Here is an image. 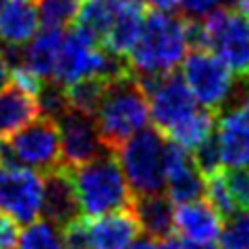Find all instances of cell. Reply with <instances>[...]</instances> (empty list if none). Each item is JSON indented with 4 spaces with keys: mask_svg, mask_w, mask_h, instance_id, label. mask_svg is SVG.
I'll use <instances>...</instances> for the list:
<instances>
[{
    "mask_svg": "<svg viewBox=\"0 0 249 249\" xmlns=\"http://www.w3.org/2000/svg\"><path fill=\"white\" fill-rule=\"evenodd\" d=\"M188 48V23L155 8L144 15L140 35L128 54V66L134 74L171 72L181 64Z\"/></svg>",
    "mask_w": 249,
    "mask_h": 249,
    "instance_id": "obj_1",
    "label": "cell"
},
{
    "mask_svg": "<svg viewBox=\"0 0 249 249\" xmlns=\"http://www.w3.org/2000/svg\"><path fill=\"white\" fill-rule=\"evenodd\" d=\"M93 118L103 146L111 153L146 126L150 120L148 101L132 70L107 81Z\"/></svg>",
    "mask_w": 249,
    "mask_h": 249,
    "instance_id": "obj_2",
    "label": "cell"
},
{
    "mask_svg": "<svg viewBox=\"0 0 249 249\" xmlns=\"http://www.w3.org/2000/svg\"><path fill=\"white\" fill-rule=\"evenodd\" d=\"M190 48L210 50L233 74L249 81V17L243 11L216 8L206 17L188 21Z\"/></svg>",
    "mask_w": 249,
    "mask_h": 249,
    "instance_id": "obj_3",
    "label": "cell"
},
{
    "mask_svg": "<svg viewBox=\"0 0 249 249\" xmlns=\"http://www.w3.org/2000/svg\"><path fill=\"white\" fill-rule=\"evenodd\" d=\"M74 185L81 216H101L132 206V192L111 150L101 153L83 165L68 169Z\"/></svg>",
    "mask_w": 249,
    "mask_h": 249,
    "instance_id": "obj_4",
    "label": "cell"
},
{
    "mask_svg": "<svg viewBox=\"0 0 249 249\" xmlns=\"http://www.w3.org/2000/svg\"><path fill=\"white\" fill-rule=\"evenodd\" d=\"M165 134L157 128H142L113 150L132 196L165 190Z\"/></svg>",
    "mask_w": 249,
    "mask_h": 249,
    "instance_id": "obj_5",
    "label": "cell"
},
{
    "mask_svg": "<svg viewBox=\"0 0 249 249\" xmlns=\"http://www.w3.org/2000/svg\"><path fill=\"white\" fill-rule=\"evenodd\" d=\"M136 78L146 95L150 120L163 134L175 130L200 107L183 76L173 70L163 74H136Z\"/></svg>",
    "mask_w": 249,
    "mask_h": 249,
    "instance_id": "obj_6",
    "label": "cell"
},
{
    "mask_svg": "<svg viewBox=\"0 0 249 249\" xmlns=\"http://www.w3.org/2000/svg\"><path fill=\"white\" fill-rule=\"evenodd\" d=\"M2 155L8 161L43 173L62 167L60 132L56 120L37 115L33 122L8 138Z\"/></svg>",
    "mask_w": 249,
    "mask_h": 249,
    "instance_id": "obj_7",
    "label": "cell"
},
{
    "mask_svg": "<svg viewBox=\"0 0 249 249\" xmlns=\"http://www.w3.org/2000/svg\"><path fill=\"white\" fill-rule=\"evenodd\" d=\"M181 76L198 105L218 111L233 93V72L210 50L192 48L181 60Z\"/></svg>",
    "mask_w": 249,
    "mask_h": 249,
    "instance_id": "obj_8",
    "label": "cell"
},
{
    "mask_svg": "<svg viewBox=\"0 0 249 249\" xmlns=\"http://www.w3.org/2000/svg\"><path fill=\"white\" fill-rule=\"evenodd\" d=\"M43 177L35 169L13 161L0 163V212L19 225H29L41 214Z\"/></svg>",
    "mask_w": 249,
    "mask_h": 249,
    "instance_id": "obj_9",
    "label": "cell"
},
{
    "mask_svg": "<svg viewBox=\"0 0 249 249\" xmlns=\"http://www.w3.org/2000/svg\"><path fill=\"white\" fill-rule=\"evenodd\" d=\"M56 124L60 132L62 167L72 169L107 150L103 146L101 136L97 132L95 118L91 113L68 107L64 113L56 118Z\"/></svg>",
    "mask_w": 249,
    "mask_h": 249,
    "instance_id": "obj_10",
    "label": "cell"
},
{
    "mask_svg": "<svg viewBox=\"0 0 249 249\" xmlns=\"http://www.w3.org/2000/svg\"><path fill=\"white\" fill-rule=\"evenodd\" d=\"M206 177L192 161V153L169 140L165 144V190L173 204L198 200L204 196Z\"/></svg>",
    "mask_w": 249,
    "mask_h": 249,
    "instance_id": "obj_11",
    "label": "cell"
},
{
    "mask_svg": "<svg viewBox=\"0 0 249 249\" xmlns=\"http://www.w3.org/2000/svg\"><path fill=\"white\" fill-rule=\"evenodd\" d=\"M222 218L206 200H192L177 204L173 212V231H177L183 241L214 243L222 231Z\"/></svg>",
    "mask_w": 249,
    "mask_h": 249,
    "instance_id": "obj_12",
    "label": "cell"
},
{
    "mask_svg": "<svg viewBox=\"0 0 249 249\" xmlns=\"http://www.w3.org/2000/svg\"><path fill=\"white\" fill-rule=\"evenodd\" d=\"M41 214L58 229L81 216L74 185L66 167H58L54 171H48L46 177H43Z\"/></svg>",
    "mask_w": 249,
    "mask_h": 249,
    "instance_id": "obj_13",
    "label": "cell"
},
{
    "mask_svg": "<svg viewBox=\"0 0 249 249\" xmlns=\"http://www.w3.org/2000/svg\"><path fill=\"white\" fill-rule=\"evenodd\" d=\"M87 220L91 249H128L138 239L140 227L130 208L107 212Z\"/></svg>",
    "mask_w": 249,
    "mask_h": 249,
    "instance_id": "obj_14",
    "label": "cell"
},
{
    "mask_svg": "<svg viewBox=\"0 0 249 249\" xmlns=\"http://www.w3.org/2000/svg\"><path fill=\"white\" fill-rule=\"evenodd\" d=\"M216 140L222 157V167L249 169V128L241 111L229 109L216 120Z\"/></svg>",
    "mask_w": 249,
    "mask_h": 249,
    "instance_id": "obj_15",
    "label": "cell"
},
{
    "mask_svg": "<svg viewBox=\"0 0 249 249\" xmlns=\"http://www.w3.org/2000/svg\"><path fill=\"white\" fill-rule=\"evenodd\" d=\"M144 15L146 13L142 0H118V11H115L111 27L101 39L103 50L113 56L126 58L140 35Z\"/></svg>",
    "mask_w": 249,
    "mask_h": 249,
    "instance_id": "obj_16",
    "label": "cell"
},
{
    "mask_svg": "<svg viewBox=\"0 0 249 249\" xmlns=\"http://www.w3.org/2000/svg\"><path fill=\"white\" fill-rule=\"evenodd\" d=\"M132 214L140 231L150 239H167L173 233V212L175 204L167 194H144L132 198Z\"/></svg>",
    "mask_w": 249,
    "mask_h": 249,
    "instance_id": "obj_17",
    "label": "cell"
},
{
    "mask_svg": "<svg viewBox=\"0 0 249 249\" xmlns=\"http://www.w3.org/2000/svg\"><path fill=\"white\" fill-rule=\"evenodd\" d=\"M39 115L35 95L27 93L15 83L0 89V138H11Z\"/></svg>",
    "mask_w": 249,
    "mask_h": 249,
    "instance_id": "obj_18",
    "label": "cell"
},
{
    "mask_svg": "<svg viewBox=\"0 0 249 249\" xmlns=\"http://www.w3.org/2000/svg\"><path fill=\"white\" fill-rule=\"evenodd\" d=\"M39 27L35 0H6L0 6V41L23 46Z\"/></svg>",
    "mask_w": 249,
    "mask_h": 249,
    "instance_id": "obj_19",
    "label": "cell"
},
{
    "mask_svg": "<svg viewBox=\"0 0 249 249\" xmlns=\"http://www.w3.org/2000/svg\"><path fill=\"white\" fill-rule=\"evenodd\" d=\"M62 37L64 31L60 27H43L41 31H35L27 46L23 48V68L39 76L41 81L52 78Z\"/></svg>",
    "mask_w": 249,
    "mask_h": 249,
    "instance_id": "obj_20",
    "label": "cell"
},
{
    "mask_svg": "<svg viewBox=\"0 0 249 249\" xmlns=\"http://www.w3.org/2000/svg\"><path fill=\"white\" fill-rule=\"evenodd\" d=\"M214 128H216V115L214 111H210L206 107H200L196 109L192 115L185 122H181L179 126L175 130L169 132V138L173 142H177L179 146L188 148V150H194L196 146L204 142L208 136L214 134Z\"/></svg>",
    "mask_w": 249,
    "mask_h": 249,
    "instance_id": "obj_21",
    "label": "cell"
},
{
    "mask_svg": "<svg viewBox=\"0 0 249 249\" xmlns=\"http://www.w3.org/2000/svg\"><path fill=\"white\" fill-rule=\"evenodd\" d=\"M115 11H118V0H85L78 6L74 21L78 27H83L97 41H101L111 27Z\"/></svg>",
    "mask_w": 249,
    "mask_h": 249,
    "instance_id": "obj_22",
    "label": "cell"
},
{
    "mask_svg": "<svg viewBox=\"0 0 249 249\" xmlns=\"http://www.w3.org/2000/svg\"><path fill=\"white\" fill-rule=\"evenodd\" d=\"M15 249H66L62 241L60 229L50 220H33L19 233V241Z\"/></svg>",
    "mask_w": 249,
    "mask_h": 249,
    "instance_id": "obj_23",
    "label": "cell"
},
{
    "mask_svg": "<svg viewBox=\"0 0 249 249\" xmlns=\"http://www.w3.org/2000/svg\"><path fill=\"white\" fill-rule=\"evenodd\" d=\"M105 85H107V81H105V78H99V76H87V78H81V81H76V83L66 85L68 87L66 89L68 105L72 109L93 115L97 105L101 101Z\"/></svg>",
    "mask_w": 249,
    "mask_h": 249,
    "instance_id": "obj_24",
    "label": "cell"
},
{
    "mask_svg": "<svg viewBox=\"0 0 249 249\" xmlns=\"http://www.w3.org/2000/svg\"><path fill=\"white\" fill-rule=\"evenodd\" d=\"M39 15V23L43 27H60L64 29L70 23H74L78 6V0H35Z\"/></svg>",
    "mask_w": 249,
    "mask_h": 249,
    "instance_id": "obj_25",
    "label": "cell"
},
{
    "mask_svg": "<svg viewBox=\"0 0 249 249\" xmlns=\"http://www.w3.org/2000/svg\"><path fill=\"white\" fill-rule=\"evenodd\" d=\"M218 241L222 249H249V208H239L225 218Z\"/></svg>",
    "mask_w": 249,
    "mask_h": 249,
    "instance_id": "obj_26",
    "label": "cell"
},
{
    "mask_svg": "<svg viewBox=\"0 0 249 249\" xmlns=\"http://www.w3.org/2000/svg\"><path fill=\"white\" fill-rule=\"evenodd\" d=\"M35 101H37L39 115H46V118H52V120H56L58 115H62L70 107L66 87L58 81H54V78L41 83L39 91L35 93Z\"/></svg>",
    "mask_w": 249,
    "mask_h": 249,
    "instance_id": "obj_27",
    "label": "cell"
},
{
    "mask_svg": "<svg viewBox=\"0 0 249 249\" xmlns=\"http://www.w3.org/2000/svg\"><path fill=\"white\" fill-rule=\"evenodd\" d=\"M204 196H206V202L214 208L222 218H229L231 214H235L239 210L237 202L231 194L229 185L225 181V175H222V169L216 173H212L206 177V188H204Z\"/></svg>",
    "mask_w": 249,
    "mask_h": 249,
    "instance_id": "obj_28",
    "label": "cell"
},
{
    "mask_svg": "<svg viewBox=\"0 0 249 249\" xmlns=\"http://www.w3.org/2000/svg\"><path fill=\"white\" fill-rule=\"evenodd\" d=\"M190 153H192L194 165L198 167V171L204 177H208V175L216 173V171H220V169H222V157H220L216 134L208 136L204 142H200V144L196 146L194 150H190Z\"/></svg>",
    "mask_w": 249,
    "mask_h": 249,
    "instance_id": "obj_29",
    "label": "cell"
},
{
    "mask_svg": "<svg viewBox=\"0 0 249 249\" xmlns=\"http://www.w3.org/2000/svg\"><path fill=\"white\" fill-rule=\"evenodd\" d=\"M225 181L239 208H249V169H227Z\"/></svg>",
    "mask_w": 249,
    "mask_h": 249,
    "instance_id": "obj_30",
    "label": "cell"
},
{
    "mask_svg": "<svg viewBox=\"0 0 249 249\" xmlns=\"http://www.w3.org/2000/svg\"><path fill=\"white\" fill-rule=\"evenodd\" d=\"M62 241H64L66 249H91L89 243V231H87V220L83 216L74 218L60 229Z\"/></svg>",
    "mask_w": 249,
    "mask_h": 249,
    "instance_id": "obj_31",
    "label": "cell"
},
{
    "mask_svg": "<svg viewBox=\"0 0 249 249\" xmlns=\"http://www.w3.org/2000/svg\"><path fill=\"white\" fill-rule=\"evenodd\" d=\"M179 6L190 19H202L216 8H222V0H179Z\"/></svg>",
    "mask_w": 249,
    "mask_h": 249,
    "instance_id": "obj_32",
    "label": "cell"
},
{
    "mask_svg": "<svg viewBox=\"0 0 249 249\" xmlns=\"http://www.w3.org/2000/svg\"><path fill=\"white\" fill-rule=\"evenodd\" d=\"M128 249H181V243L173 237H167V239L142 237V239H136Z\"/></svg>",
    "mask_w": 249,
    "mask_h": 249,
    "instance_id": "obj_33",
    "label": "cell"
},
{
    "mask_svg": "<svg viewBox=\"0 0 249 249\" xmlns=\"http://www.w3.org/2000/svg\"><path fill=\"white\" fill-rule=\"evenodd\" d=\"M142 2H148L150 6H155L157 11H173V8L179 4V0H142Z\"/></svg>",
    "mask_w": 249,
    "mask_h": 249,
    "instance_id": "obj_34",
    "label": "cell"
},
{
    "mask_svg": "<svg viewBox=\"0 0 249 249\" xmlns=\"http://www.w3.org/2000/svg\"><path fill=\"white\" fill-rule=\"evenodd\" d=\"M8 81H11V68L4 64V60L0 58V89H2Z\"/></svg>",
    "mask_w": 249,
    "mask_h": 249,
    "instance_id": "obj_35",
    "label": "cell"
},
{
    "mask_svg": "<svg viewBox=\"0 0 249 249\" xmlns=\"http://www.w3.org/2000/svg\"><path fill=\"white\" fill-rule=\"evenodd\" d=\"M181 249H216L212 243H194V241H183Z\"/></svg>",
    "mask_w": 249,
    "mask_h": 249,
    "instance_id": "obj_36",
    "label": "cell"
},
{
    "mask_svg": "<svg viewBox=\"0 0 249 249\" xmlns=\"http://www.w3.org/2000/svg\"><path fill=\"white\" fill-rule=\"evenodd\" d=\"M239 111H241V115H243V122L247 124V128H249V97H245L243 103L239 105Z\"/></svg>",
    "mask_w": 249,
    "mask_h": 249,
    "instance_id": "obj_37",
    "label": "cell"
},
{
    "mask_svg": "<svg viewBox=\"0 0 249 249\" xmlns=\"http://www.w3.org/2000/svg\"><path fill=\"white\" fill-rule=\"evenodd\" d=\"M243 13L249 15V0H243Z\"/></svg>",
    "mask_w": 249,
    "mask_h": 249,
    "instance_id": "obj_38",
    "label": "cell"
},
{
    "mask_svg": "<svg viewBox=\"0 0 249 249\" xmlns=\"http://www.w3.org/2000/svg\"><path fill=\"white\" fill-rule=\"evenodd\" d=\"M4 2H6V0H0V6H2V4H4Z\"/></svg>",
    "mask_w": 249,
    "mask_h": 249,
    "instance_id": "obj_39",
    "label": "cell"
},
{
    "mask_svg": "<svg viewBox=\"0 0 249 249\" xmlns=\"http://www.w3.org/2000/svg\"><path fill=\"white\" fill-rule=\"evenodd\" d=\"M0 157H2V146H0Z\"/></svg>",
    "mask_w": 249,
    "mask_h": 249,
    "instance_id": "obj_40",
    "label": "cell"
}]
</instances>
